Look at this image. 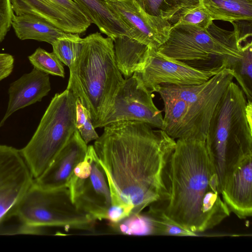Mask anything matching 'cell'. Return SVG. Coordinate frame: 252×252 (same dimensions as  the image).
Listing matches in <instances>:
<instances>
[{"mask_svg": "<svg viewBox=\"0 0 252 252\" xmlns=\"http://www.w3.org/2000/svg\"><path fill=\"white\" fill-rule=\"evenodd\" d=\"M104 127L93 146L108 178L112 205L134 214L166 202L175 139L139 121H118Z\"/></svg>", "mask_w": 252, "mask_h": 252, "instance_id": "6da1fadb", "label": "cell"}, {"mask_svg": "<svg viewBox=\"0 0 252 252\" xmlns=\"http://www.w3.org/2000/svg\"><path fill=\"white\" fill-rule=\"evenodd\" d=\"M169 197L166 215L185 228L202 232L220 224L230 212L221 196L205 140L176 141L169 166Z\"/></svg>", "mask_w": 252, "mask_h": 252, "instance_id": "7a4b0ae2", "label": "cell"}, {"mask_svg": "<svg viewBox=\"0 0 252 252\" xmlns=\"http://www.w3.org/2000/svg\"><path fill=\"white\" fill-rule=\"evenodd\" d=\"M252 102L231 82L218 103L205 139L221 192L232 172L252 154Z\"/></svg>", "mask_w": 252, "mask_h": 252, "instance_id": "3957f363", "label": "cell"}, {"mask_svg": "<svg viewBox=\"0 0 252 252\" xmlns=\"http://www.w3.org/2000/svg\"><path fill=\"white\" fill-rule=\"evenodd\" d=\"M69 69L66 89L88 109L97 128L125 80L116 63L112 39L98 32L83 38L79 56Z\"/></svg>", "mask_w": 252, "mask_h": 252, "instance_id": "277c9868", "label": "cell"}, {"mask_svg": "<svg viewBox=\"0 0 252 252\" xmlns=\"http://www.w3.org/2000/svg\"><path fill=\"white\" fill-rule=\"evenodd\" d=\"M227 31L213 22L206 29L177 23L170 29L166 40L157 49L160 53L202 70L227 67L240 57L244 47L252 41V33H244L232 23Z\"/></svg>", "mask_w": 252, "mask_h": 252, "instance_id": "5b68a950", "label": "cell"}, {"mask_svg": "<svg viewBox=\"0 0 252 252\" xmlns=\"http://www.w3.org/2000/svg\"><path fill=\"white\" fill-rule=\"evenodd\" d=\"M75 98L66 89L52 98L39 125L20 152L34 179L48 168L55 157L77 130Z\"/></svg>", "mask_w": 252, "mask_h": 252, "instance_id": "8992f818", "label": "cell"}, {"mask_svg": "<svg viewBox=\"0 0 252 252\" xmlns=\"http://www.w3.org/2000/svg\"><path fill=\"white\" fill-rule=\"evenodd\" d=\"M14 217L23 225L92 230L95 220L73 202L67 187L46 189L33 183L4 218Z\"/></svg>", "mask_w": 252, "mask_h": 252, "instance_id": "52a82bcc", "label": "cell"}, {"mask_svg": "<svg viewBox=\"0 0 252 252\" xmlns=\"http://www.w3.org/2000/svg\"><path fill=\"white\" fill-rule=\"evenodd\" d=\"M71 199L80 210L95 220H107L112 206L108 178L93 145L74 169L68 183Z\"/></svg>", "mask_w": 252, "mask_h": 252, "instance_id": "ba28073f", "label": "cell"}, {"mask_svg": "<svg viewBox=\"0 0 252 252\" xmlns=\"http://www.w3.org/2000/svg\"><path fill=\"white\" fill-rule=\"evenodd\" d=\"M233 79L232 71L224 67L201 84L181 86L161 84L159 86L186 103L198 138L205 140L216 107Z\"/></svg>", "mask_w": 252, "mask_h": 252, "instance_id": "9c48e42d", "label": "cell"}, {"mask_svg": "<svg viewBox=\"0 0 252 252\" xmlns=\"http://www.w3.org/2000/svg\"><path fill=\"white\" fill-rule=\"evenodd\" d=\"M224 67L199 70L148 47L141 66L132 75L153 93L158 92L161 84L181 86L201 84Z\"/></svg>", "mask_w": 252, "mask_h": 252, "instance_id": "30bf717a", "label": "cell"}, {"mask_svg": "<svg viewBox=\"0 0 252 252\" xmlns=\"http://www.w3.org/2000/svg\"><path fill=\"white\" fill-rule=\"evenodd\" d=\"M153 96L134 76L125 79L97 127L118 121H136L161 129L163 116L155 106Z\"/></svg>", "mask_w": 252, "mask_h": 252, "instance_id": "8fae6325", "label": "cell"}, {"mask_svg": "<svg viewBox=\"0 0 252 252\" xmlns=\"http://www.w3.org/2000/svg\"><path fill=\"white\" fill-rule=\"evenodd\" d=\"M33 180L20 150L0 144V221L18 204Z\"/></svg>", "mask_w": 252, "mask_h": 252, "instance_id": "7c38bea8", "label": "cell"}, {"mask_svg": "<svg viewBox=\"0 0 252 252\" xmlns=\"http://www.w3.org/2000/svg\"><path fill=\"white\" fill-rule=\"evenodd\" d=\"M16 15L29 13L67 33L84 32L92 23L72 0H10Z\"/></svg>", "mask_w": 252, "mask_h": 252, "instance_id": "4fadbf2b", "label": "cell"}, {"mask_svg": "<svg viewBox=\"0 0 252 252\" xmlns=\"http://www.w3.org/2000/svg\"><path fill=\"white\" fill-rule=\"evenodd\" d=\"M111 11L127 28L130 37L157 49L167 39L170 24L146 13L134 0H106Z\"/></svg>", "mask_w": 252, "mask_h": 252, "instance_id": "5bb4252c", "label": "cell"}, {"mask_svg": "<svg viewBox=\"0 0 252 252\" xmlns=\"http://www.w3.org/2000/svg\"><path fill=\"white\" fill-rule=\"evenodd\" d=\"M87 150V144L76 130L48 168L33 182L46 189L67 187L74 169L85 158Z\"/></svg>", "mask_w": 252, "mask_h": 252, "instance_id": "9a60e30c", "label": "cell"}, {"mask_svg": "<svg viewBox=\"0 0 252 252\" xmlns=\"http://www.w3.org/2000/svg\"><path fill=\"white\" fill-rule=\"evenodd\" d=\"M230 212L244 219L252 215V155L235 167L221 192Z\"/></svg>", "mask_w": 252, "mask_h": 252, "instance_id": "2e32d148", "label": "cell"}, {"mask_svg": "<svg viewBox=\"0 0 252 252\" xmlns=\"http://www.w3.org/2000/svg\"><path fill=\"white\" fill-rule=\"evenodd\" d=\"M51 90L49 74L33 67L12 83L8 89L9 100L0 127L15 111L40 101Z\"/></svg>", "mask_w": 252, "mask_h": 252, "instance_id": "e0dca14e", "label": "cell"}, {"mask_svg": "<svg viewBox=\"0 0 252 252\" xmlns=\"http://www.w3.org/2000/svg\"><path fill=\"white\" fill-rule=\"evenodd\" d=\"M158 93L160 94L164 104V115L161 129L174 139L190 138L198 139L189 115L186 103L160 86Z\"/></svg>", "mask_w": 252, "mask_h": 252, "instance_id": "ac0fdd59", "label": "cell"}, {"mask_svg": "<svg viewBox=\"0 0 252 252\" xmlns=\"http://www.w3.org/2000/svg\"><path fill=\"white\" fill-rule=\"evenodd\" d=\"M11 26L21 40L33 39L51 45L67 33L41 17L29 13L14 14Z\"/></svg>", "mask_w": 252, "mask_h": 252, "instance_id": "d6986e66", "label": "cell"}, {"mask_svg": "<svg viewBox=\"0 0 252 252\" xmlns=\"http://www.w3.org/2000/svg\"><path fill=\"white\" fill-rule=\"evenodd\" d=\"M95 24L100 32L112 39L126 35L129 31L125 24L111 11L106 0H72Z\"/></svg>", "mask_w": 252, "mask_h": 252, "instance_id": "ffe728a7", "label": "cell"}, {"mask_svg": "<svg viewBox=\"0 0 252 252\" xmlns=\"http://www.w3.org/2000/svg\"><path fill=\"white\" fill-rule=\"evenodd\" d=\"M112 40L117 67L125 79L128 78L139 69L148 47L126 35Z\"/></svg>", "mask_w": 252, "mask_h": 252, "instance_id": "44dd1931", "label": "cell"}, {"mask_svg": "<svg viewBox=\"0 0 252 252\" xmlns=\"http://www.w3.org/2000/svg\"><path fill=\"white\" fill-rule=\"evenodd\" d=\"M212 19L252 22V0H199Z\"/></svg>", "mask_w": 252, "mask_h": 252, "instance_id": "7402d4cb", "label": "cell"}, {"mask_svg": "<svg viewBox=\"0 0 252 252\" xmlns=\"http://www.w3.org/2000/svg\"><path fill=\"white\" fill-rule=\"evenodd\" d=\"M147 14L176 24L183 13L200 4L199 0H134Z\"/></svg>", "mask_w": 252, "mask_h": 252, "instance_id": "603a6c76", "label": "cell"}, {"mask_svg": "<svg viewBox=\"0 0 252 252\" xmlns=\"http://www.w3.org/2000/svg\"><path fill=\"white\" fill-rule=\"evenodd\" d=\"M116 233L132 235H157L154 220L147 212L131 214L116 222H110Z\"/></svg>", "mask_w": 252, "mask_h": 252, "instance_id": "cb8c5ba5", "label": "cell"}, {"mask_svg": "<svg viewBox=\"0 0 252 252\" xmlns=\"http://www.w3.org/2000/svg\"><path fill=\"white\" fill-rule=\"evenodd\" d=\"M252 42L243 48L242 55L227 66L233 72V77L244 93L247 101L252 102Z\"/></svg>", "mask_w": 252, "mask_h": 252, "instance_id": "d4e9b609", "label": "cell"}, {"mask_svg": "<svg viewBox=\"0 0 252 252\" xmlns=\"http://www.w3.org/2000/svg\"><path fill=\"white\" fill-rule=\"evenodd\" d=\"M82 39L79 34L67 33L52 44L53 52L63 63L70 68L81 52Z\"/></svg>", "mask_w": 252, "mask_h": 252, "instance_id": "484cf974", "label": "cell"}, {"mask_svg": "<svg viewBox=\"0 0 252 252\" xmlns=\"http://www.w3.org/2000/svg\"><path fill=\"white\" fill-rule=\"evenodd\" d=\"M147 212L153 217L157 235L194 236L196 233L179 225L165 214L160 204L154 203L149 206Z\"/></svg>", "mask_w": 252, "mask_h": 252, "instance_id": "4316f807", "label": "cell"}, {"mask_svg": "<svg viewBox=\"0 0 252 252\" xmlns=\"http://www.w3.org/2000/svg\"><path fill=\"white\" fill-rule=\"evenodd\" d=\"M33 67L48 74L64 77L63 63L53 53H50L40 47L28 57Z\"/></svg>", "mask_w": 252, "mask_h": 252, "instance_id": "83f0119b", "label": "cell"}, {"mask_svg": "<svg viewBox=\"0 0 252 252\" xmlns=\"http://www.w3.org/2000/svg\"><path fill=\"white\" fill-rule=\"evenodd\" d=\"M75 103L76 127L82 138L87 144L90 142L98 139L99 136L93 126L89 111L78 98H75Z\"/></svg>", "mask_w": 252, "mask_h": 252, "instance_id": "f1b7e54d", "label": "cell"}, {"mask_svg": "<svg viewBox=\"0 0 252 252\" xmlns=\"http://www.w3.org/2000/svg\"><path fill=\"white\" fill-rule=\"evenodd\" d=\"M213 22L211 16L200 3L181 15L177 23L193 25L206 29Z\"/></svg>", "mask_w": 252, "mask_h": 252, "instance_id": "f546056e", "label": "cell"}, {"mask_svg": "<svg viewBox=\"0 0 252 252\" xmlns=\"http://www.w3.org/2000/svg\"><path fill=\"white\" fill-rule=\"evenodd\" d=\"M14 14L10 0H0V42L10 28Z\"/></svg>", "mask_w": 252, "mask_h": 252, "instance_id": "4dcf8cb0", "label": "cell"}, {"mask_svg": "<svg viewBox=\"0 0 252 252\" xmlns=\"http://www.w3.org/2000/svg\"><path fill=\"white\" fill-rule=\"evenodd\" d=\"M13 57L7 53H0V82L9 76L14 67Z\"/></svg>", "mask_w": 252, "mask_h": 252, "instance_id": "1f68e13d", "label": "cell"}]
</instances>
